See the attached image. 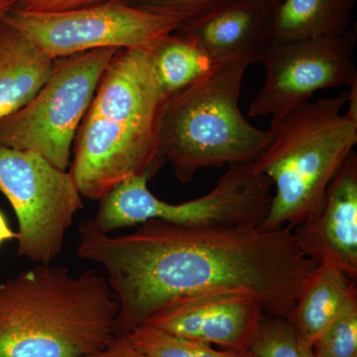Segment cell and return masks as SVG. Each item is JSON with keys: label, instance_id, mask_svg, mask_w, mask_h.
<instances>
[{"label": "cell", "instance_id": "7a4b0ae2", "mask_svg": "<svg viewBox=\"0 0 357 357\" xmlns=\"http://www.w3.org/2000/svg\"><path fill=\"white\" fill-rule=\"evenodd\" d=\"M153 49H121L100 77L75 138L69 173L84 198L100 201L122 181L153 176L164 161L159 133L169 96Z\"/></svg>", "mask_w": 357, "mask_h": 357}, {"label": "cell", "instance_id": "7402d4cb", "mask_svg": "<svg viewBox=\"0 0 357 357\" xmlns=\"http://www.w3.org/2000/svg\"><path fill=\"white\" fill-rule=\"evenodd\" d=\"M110 0H16V8L34 13H60L96 6Z\"/></svg>", "mask_w": 357, "mask_h": 357}, {"label": "cell", "instance_id": "d4e9b609", "mask_svg": "<svg viewBox=\"0 0 357 357\" xmlns=\"http://www.w3.org/2000/svg\"><path fill=\"white\" fill-rule=\"evenodd\" d=\"M16 0H0V20H3L13 7H15Z\"/></svg>", "mask_w": 357, "mask_h": 357}, {"label": "cell", "instance_id": "cb8c5ba5", "mask_svg": "<svg viewBox=\"0 0 357 357\" xmlns=\"http://www.w3.org/2000/svg\"><path fill=\"white\" fill-rule=\"evenodd\" d=\"M16 238V234L9 227L6 218L0 211V245L7 241H13Z\"/></svg>", "mask_w": 357, "mask_h": 357}, {"label": "cell", "instance_id": "603a6c76", "mask_svg": "<svg viewBox=\"0 0 357 357\" xmlns=\"http://www.w3.org/2000/svg\"><path fill=\"white\" fill-rule=\"evenodd\" d=\"M83 357H149L131 342L128 335L114 337L100 351Z\"/></svg>", "mask_w": 357, "mask_h": 357}, {"label": "cell", "instance_id": "5b68a950", "mask_svg": "<svg viewBox=\"0 0 357 357\" xmlns=\"http://www.w3.org/2000/svg\"><path fill=\"white\" fill-rule=\"evenodd\" d=\"M248 62L220 63L197 83L169 96L160 154L182 183L201 169L255 161L272 138L246 121L238 102Z\"/></svg>", "mask_w": 357, "mask_h": 357}, {"label": "cell", "instance_id": "8fae6325", "mask_svg": "<svg viewBox=\"0 0 357 357\" xmlns=\"http://www.w3.org/2000/svg\"><path fill=\"white\" fill-rule=\"evenodd\" d=\"M264 314L255 294L215 291L174 300L142 325L227 349L249 351Z\"/></svg>", "mask_w": 357, "mask_h": 357}, {"label": "cell", "instance_id": "484cf974", "mask_svg": "<svg viewBox=\"0 0 357 357\" xmlns=\"http://www.w3.org/2000/svg\"><path fill=\"white\" fill-rule=\"evenodd\" d=\"M263 1L267 2V3L271 4V6L277 7L279 6V4L281 3L282 1H283V0H263Z\"/></svg>", "mask_w": 357, "mask_h": 357}, {"label": "cell", "instance_id": "d6986e66", "mask_svg": "<svg viewBox=\"0 0 357 357\" xmlns=\"http://www.w3.org/2000/svg\"><path fill=\"white\" fill-rule=\"evenodd\" d=\"M249 351L257 357H312L287 319L264 314Z\"/></svg>", "mask_w": 357, "mask_h": 357}, {"label": "cell", "instance_id": "6da1fadb", "mask_svg": "<svg viewBox=\"0 0 357 357\" xmlns=\"http://www.w3.org/2000/svg\"><path fill=\"white\" fill-rule=\"evenodd\" d=\"M77 231V255L105 270L119 302L114 337L128 335L174 300L215 291H248L261 301L265 314L287 319L318 265L301 250L289 225L189 227L150 220L114 236L89 220Z\"/></svg>", "mask_w": 357, "mask_h": 357}, {"label": "cell", "instance_id": "277c9868", "mask_svg": "<svg viewBox=\"0 0 357 357\" xmlns=\"http://www.w3.org/2000/svg\"><path fill=\"white\" fill-rule=\"evenodd\" d=\"M349 91L306 102L272 119V138L255 165L275 187L260 227L292 229L319 215L328 185L357 144V122L342 110Z\"/></svg>", "mask_w": 357, "mask_h": 357}, {"label": "cell", "instance_id": "52a82bcc", "mask_svg": "<svg viewBox=\"0 0 357 357\" xmlns=\"http://www.w3.org/2000/svg\"><path fill=\"white\" fill-rule=\"evenodd\" d=\"M117 51L96 49L55 60L34 98L0 121V146L34 152L67 170L77 129Z\"/></svg>", "mask_w": 357, "mask_h": 357}, {"label": "cell", "instance_id": "9a60e30c", "mask_svg": "<svg viewBox=\"0 0 357 357\" xmlns=\"http://www.w3.org/2000/svg\"><path fill=\"white\" fill-rule=\"evenodd\" d=\"M55 61L0 20V121L27 105L46 83Z\"/></svg>", "mask_w": 357, "mask_h": 357}, {"label": "cell", "instance_id": "2e32d148", "mask_svg": "<svg viewBox=\"0 0 357 357\" xmlns=\"http://www.w3.org/2000/svg\"><path fill=\"white\" fill-rule=\"evenodd\" d=\"M356 0H283L275 13V41L338 36L349 29Z\"/></svg>", "mask_w": 357, "mask_h": 357}, {"label": "cell", "instance_id": "5bb4252c", "mask_svg": "<svg viewBox=\"0 0 357 357\" xmlns=\"http://www.w3.org/2000/svg\"><path fill=\"white\" fill-rule=\"evenodd\" d=\"M356 294V280L332 259L324 258L301 289L289 323L312 349Z\"/></svg>", "mask_w": 357, "mask_h": 357}, {"label": "cell", "instance_id": "4fadbf2b", "mask_svg": "<svg viewBox=\"0 0 357 357\" xmlns=\"http://www.w3.org/2000/svg\"><path fill=\"white\" fill-rule=\"evenodd\" d=\"M296 241L318 264L330 258L357 278V156L352 152L328 185L319 215L294 229Z\"/></svg>", "mask_w": 357, "mask_h": 357}, {"label": "cell", "instance_id": "e0dca14e", "mask_svg": "<svg viewBox=\"0 0 357 357\" xmlns=\"http://www.w3.org/2000/svg\"><path fill=\"white\" fill-rule=\"evenodd\" d=\"M152 59L157 81L169 96L197 83L218 65L201 47L178 32L155 46Z\"/></svg>", "mask_w": 357, "mask_h": 357}, {"label": "cell", "instance_id": "30bf717a", "mask_svg": "<svg viewBox=\"0 0 357 357\" xmlns=\"http://www.w3.org/2000/svg\"><path fill=\"white\" fill-rule=\"evenodd\" d=\"M356 44L352 29L338 36L274 40L259 62L264 83L249 105V116H281L319 91L356 83Z\"/></svg>", "mask_w": 357, "mask_h": 357}, {"label": "cell", "instance_id": "ac0fdd59", "mask_svg": "<svg viewBox=\"0 0 357 357\" xmlns=\"http://www.w3.org/2000/svg\"><path fill=\"white\" fill-rule=\"evenodd\" d=\"M128 337L149 357H257L250 351H218L211 344L177 337L145 325L137 326Z\"/></svg>", "mask_w": 357, "mask_h": 357}, {"label": "cell", "instance_id": "44dd1931", "mask_svg": "<svg viewBox=\"0 0 357 357\" xmlns=\"http://www.w3.org/2000/svg\"><path fill=\"white\" fill-rule=\"evenodd\" d=\"M230 0H135L133 6L176 18L182 25L213 13Z\"/></svg>", "mask_w": 357, "mask_h": 357}, {"label": "cell", "instance_id": "ba28073f", "mask_svg": "<svg viewBox=\"0 0 357 357\" xmlns=\"http://www.w3.org/2000/svg\"><path fill=\"white\" fill-rule=\"evenodd\" d=\"M2 21L54 61L96 49H154L182 26L176 18L126 0L60 13H34L13 7Z\"/></svg>", "mask_w": 357, "mask_h": 357}, {"label": "cell", "instance_id": "3957f363", "mask_svg": "<svg viewBox=\"0 0 357 357\" xmlns=\"http://www.w3.org/2000/svg\"><path fill=\"white\" fill-rule=\"evenodd\" d=\"M119 302L93 270L37 265L0 283V357H83L112 338Z\"/></svg>", "mask_w": 357, "mask_h": 357}, {"label": "cell", "instance_id": "8992f818", "mask_svg": "<svg viewBox=\"0 0 357 357\" xmlns=\"http://www.w3.org/2000/svg\"><path fill=\"white\" fill-rule=\"evenodd\" d=\"M151 176H132L100 199L91 222L103 234L160 220L189 227L259 225L271 204L272 183L255 161L229 165L208 194L169 204L148 189Z\"/></svg>", "mask_w": 357, "mask_h": 357}, {"label": "cell", "instance_id": "ffe728a7", "mask_svg": "<svg viewBox=\"0 0 357 357\" xmlns=\"http://www.w3.org/2000/svg\"><path fill=\"white\" fill-rule=\"evenodd\" d=\"M312 357H357V294L312 347Z\"/></svg>", "mask_w": 357, "mask_h": 357}, {"label": "cell", "instance_id": "9c48e42d", "mask_svg": "<svg viewBox=\"0 0 357 357\" xmlns=\"http://www.w3.org/2000/svg\"><path fill=\"white\" fill-rule=\"evenodd\" d=\"M0 192L17 218V256L50 265L84 208L74 178L39 154L0 146Z\"/></svg>", "mask_w": 357, "mask_h": 357}, {"label": "cell", "instance_id": "7c38bea8", "mask_svg": "<svg viewBox=\"0 0 357 357\" xmlns=\"http://www.w3.org/2000/svg\"><path fill=\"white\" fill-rule=\"evenodd\" d=\"M276 8L263 0H230L176 32L201 47L215 64H259L275 39Z\"/></svg>", "mask_w": 357, "mask_h": 357}]
</instances>
